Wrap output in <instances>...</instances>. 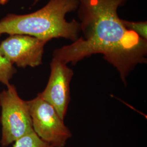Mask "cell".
I'll return each mask as SVG.
<instances>
[{"instance_id":"obj_8","label":"cell","mask_w":147,"mask_h":147,"mask_svg":"<svg viewBox=\"0 0 147 147\" xmlns=\"http://www.w3.org/2000/svg\"><path fill=\"white\" fill-rule=\"evenodd\" d=\"M16 72V70L13 64L0 51V82L7 87L10 84L9 81Z\"/></svg>"},{"instance_id":"obj_5","label":"cell","mask_w":147,"mask_h":147,"mask_svg":"<svg viewBox=\"0 0 147 147\" xmlns=\"http://www.w3.org/2000/svg\"><path fill=\"white\" fill-rule=\"evenodd\" d=\"M47 42L27 35H9L1 43L0 51L18 67H36L42 63L44 47Z\"/></svg>"},{"instance_id":"obj_10","label":"cell","mask_w":147,"mask_h":147,"mask_svg":"<svg viewBox=\"0 0 147 147\" xmlns=\"http://www.w3.org/2000/svg\"><path fill=\"white\" fill-rule=\"evenodd\" d=\"M9 0H0V7L5 5Z\"/></svg>"},{"instance_id":"obj_7","label":"cell","mask_w":147,"mask_h":147,"mask_svg":"<svg viewBox=\"0 0 147 147\" xmlns=\"http://www.w3.org/2000/svg\"><path fill=\"white\" fill-rule=\"evenodd\" d=\"M13 147H53L43 141L33 131L21 137L15 141Z\"/></svg>"},{"instance_id":"obj_9","label":"cell","mask_w":147,"mask_h":147,"mask_svg":"<svg viewBox=\"0 0 147 147\" xmlns=\"http://www.w3.org/2000/svg\"><path fill=\"white\" fill-rule=\"evenodd\" d=\"M122 22L127 29L134 32L140 37L147 40V21L134 22L122 19Z\"/></svg>"},{"instance_id":"obj_2","label":"cell","mask_w":147,"mask_h":147,"mask_svg":"<svg viewBox=\"0 0 147 147\" xmlns=\"http://www.w3.org/2000/svg\"><path fill=\"white\" fill-rule=\"evenodd\" d=\"M79 0H50L30 14H8L0 20V35L22 34L49 42L63 38L76 41L81 32L80 22L67 21L65 16L78 8Z\"/></svg>"},{"instance_id":"obj_1","label":"cell","mask_w":147,"mask_h":147,"mask_svg":"<svg viewBox=\"0 0 147 147\" xmlns=\"http://www.w3.org/2000/svg\"><path fill=\"white\" fill-rule=\"evenodd\" d=\"M39 0H34L36 4ZM127 0H79L78 16L83 36L56 49L53 58L75 65L84 58L102 54L120 74L124 84L138 64L147 62V40L127 29L117 9Z\"/></svg>"},{"instance_id":"obj_6","label":"cell","mask_w":147,"mask_h":147,"mask_svg":"<svg viewBox=\"0 0 147 147\" xmlns=\"http://www.w3.org/2000/svg\"><path fill=\"white\" fill-rule=\"evenodd\" d=\"M50 69L47 86L38 95L52 105L60 118L64 120L70 99V84L73 71L67 64L55 58L51 62Z\"/></svg>"},{"instance_id":"obj_4","label":"cell","mask_w":147,"mask_h":147,"mask_svg":"<svg viewBox=\"0 0 147 147\" xmlns=\"http://www.w3.org/2000/svg\"><path fill=\"white\" fill-rule=\"evenodd\" d=\"M34 131L53 147H64L72 134L53 108L38 95L27 101Z\"/></svg>"},{"instance_id":"obj_3","label":"cell","mask_w":147,"mask_h":147,"mask_svg":"<svg viewBox=\"0 0 147 147\" xmlns=\"http://www.w3.org/2000/svg\"><path fill=\"white\" fill-rule=\"evenodd\" d=\"M2 124L1 146L5 147L27 134L33 131L27 101L22 100L14 85L0 93Z\"/></svg>"}]
</instances>
